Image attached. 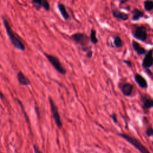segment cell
I'll return each mask as SVG.
<instances>
[{"mask_svg": "<svg viewBox=\"0 0 153 153\" xmlns=\"http://www.w3.org/2000/svg\"><path fill=\"white\" fill-rule=\"evenodd\" d=\"M3 22L4 25L7 32V33L12 43V44L16 48L25 51V45L20 39V38L14 32L8 20L5 17H3Z\"/></svg>", "mask_w": 153, "mask_h": 153, "instance_id": "cell-1", "label": "cell"}, {"mask_svg": "<svg viewBox=\"0 0 153 153\" xmlns=\"http://www.w3.org/2000/svg\"><path fill=\"white\" fill-rule=\"evenodd\" d=\"M119 136L132 145L141 153H150L149 150L136 138L126 133H118Z\"/></svg>", "mask_w": 153, "mask_h": 153, "instance_id": "cell-2", "label": "cell"}, {"mask_svg": "<svg viewBox=\"0 0 153 153\" xmlns=\"http://www.w3.org/2000/svg\"><path fill=\"white\" fill-rule=\"evenodd\" d=\"M44 55L45 56L48 60L50 62V63L51 64V65L59 73L62 75H65L66 74V70L62 66V65L60 63V61L56 56L48 54L47 53H44Z\"/></svg>", "mask_w": 153, "mask_h": 153, "instance_id": "cell-3", "label": "cell"}, {"mask_svg": "<svg viewBox=\"0 0 153 153\" xmlns=\"http://www.w3.org/2000/svg\"><path fill=\"white\" fill-rule=\"evenodd\" d=\"M71 38L74 42L80 45L82 47V49L88 47L90 38L85 33L82 32H76L73 33L71 36Z\"/></svg>", "mask_w": 153, "mask_h": 153, "instance_id": "cell-4", "label": "cell"}, {"mask_svg": "<svg viewBox=\"0 0 153 153\" xmlns=\"http://www.w3.org/2000/svg\"><path fill=\"white\" fill-rule=\"evenodd\" d=\"M48 100H49L50 105V108H51L52 115H53V119L55 121V123H56V126L59 128H61L62 127L63 124H62V120L60 118V114L58 111V108H57L56 103H54V100H53V99L51 97H48Z\"/></svg>", "mask_w": 153, "mask_h": 153, "instance_id": "cell-5", "label": "cell"}, {"mask_svg": "<svg viewBox=\"0 0 153 153\" xmlns=\"http://www.w3.org/2000/svg\"><path fill=\"white\" fill-rule=\"evenodd\" d=\"M132 35L136 39L142 42H145L148 38L147 29L144 25L137 26L133 31Z\"/></svg>", "mask_w": 153, "mask_h": 153, "instance_id": "cell-6", "label": "cell"}, {"mask_svg": "<svg viewBox=\"0 0 153 153\" xmlns=\"http://www.w3.org/2000/svg\"><path fill=\"white\" fill-rule=\"evenodd\" d=\"M153 66V49L148 50L143 59L142 66L145 69H148Z\"/></svg>", "mask_w": 153, "mask_h": 153, "instance_id": "cell-7", "label": "cell"}, {"mask_svg": "<svg viewBox=\"0 0 153 153\" xmlns=\"http://www.w3.org/2000/svg\"><path fill=\"white\" fill-rule=\"evenodd\" d=\"M140 101L142 107L144 111H148L149 109L153 108V99L147 95H141Z\"/></svg>", "mask_w": 153, "mask_h": 153, "instance_id": "cell-8", "label": "cell"}, {"mask_svg": "<svg viewBox=\"0 0 153 153\" xmlns=\"http://www.w3.org/2000/svg\"><path fill=\"white\" fill-rule=\"evenodd\" d=\"M112 15L114 17H115L117 19H120L121 20H123V21L127 20L129 18L128 14L123 12L117 8L112 9Z\"/></svg>", "mask_w": 153, "mask_h": 153, "instance_id": "cell-9", "label": "cell"}, {"mask_svg": "<svg viewBox=\"0 0 153 153\" xmlns=\"http://www.w3.org/2000/svg\"><path fill=\"white\" fill-rule=\"evenodd\" d=\"M134 78L137 85L142 88H148V82L146 79L140 74L138 73H135L134 75Z\"/></svg>", "mask_w": 153, "mask_h": 153, "instance_id": "cell-10", "label": "cell"}, {"mask_svg": "<svg viewBox=\"0 0 153 153\" xmlns=\"http://www.w3.org/2000/svg\"><path fill=\"white\" fill-rule=\"evenodd\" d=\"M120 89L125 96H130L132 93L133 85L129 82H125L120 86Z\"/></svg>", "mask_w": 153, "mask_h": 153, "instance_id": "cell-11", "label": "cell"}, {"mask_svg": "<svg viewBox=\"0 0 153 153\" xmlns=\"http://www.w3.org/2000/svg\"><path fill=\"white\" fill-rule=\"evenodd\" d=\"M32 2L38 8L43 7L47 11L50 10V5L48 1L47 0H33Z\"/></svg>", "mask_w": 153, "mask_h": 153, "instance_id": "cell-12", "label": "cell"}, {"mask_svg": "<svg viewBox=\"0 0 153 153\" xmlns=\"http://www.w3.org/2000/svg\"><path fill=\"white\" fill-rule=\"evenodd\" d=\"M131 45H132V47L133 48V50L136 51V53L139 55V56H141V55H143V54H145L147 52V51L143 47H142L139 43H138L137 41H134L133 40L132 41V43H131Z\"/></svg>", "mask_w": 153, "mask_h": 153, "instance_id": "cell-13", "label": "cell"}, {"mask_svg": "<svg viewBox=\"0 0 153 153\" xmlns=\"http://www.w3.org/2000/svg\"><path fill=\"white\" fill-rule=\"evenodd\" d=\"M17 78L19 81V83L22 85H29L30 82L29 80L25 76L22 72L19 71L17 74Z\"/></svg>", "mask_w": 153, "mask_h": 153, "instance_id": "cell-14", "label": "cell"}, {"mask_svg": "<svg viewBox=\"0 0 153 153\" xmlns=\"http://www.w3.org/2000/svg\"><path fill=\"white\" fill-rule=\"evenodd\" d=\"M131 20L137 21L144 16V13L138 8H134L131 11Z\"/></svg>", "mask_w": 153, "mask_h": 153, "instance_id": "cell-15", "label": "cell"}, {"mask_svg": "<svg viewBox=\"0 0 153 153\" xmlns=\"http://www.w3.org/2000/svg\"><path fill=\"white\" fill-rule=\"evenodd\" d=\"M57 8L62 15V16L63 17V19L66 20H68L69 19V15L66 9V7L65 5L62 3H58L57 4Z\"/></svg>", "mask_w": 153, "mask_h": 153, "instance_id": "cell-16", "label": "cell"}, {"mask_svg": "<svg viewBox=\"0 0 153 153\" xmlns=\"http://www.w3.org/2000/svg\"><path fill=\"white\" fill-rule=\"evenodd\" d=\"M114 44L117 48H121L123 46V41L119 35H115L114 37Z\"/></svg>", "mask_w": 153, "mask_h": 153, "instance_id": "cell-17", "label": "cell"}, {"mask_svg": "<svg viewBox=\"0 0 153 153\" xmlns=\"http://www.w3.org/2000/svg\"><path fill=\"white\" fill-rule=\"evenodd\" d=\"M90 41L94 44H96L98 42V39L96 37V31L94 29H91V31H90Z\"/></svg>", "mask_w": 153, "mask_h": 153, "instance_id": "cell-18", "label": "cell"}, {"mask_svg": "<svg viewBox=\"0 0 153 153\" xmlns=\"http://www.w3.org/2000/svg\"><path fill=\"white\" fill-rule=\"evenodd\" d=\"M144 8L146 11H150L153 10V1H145L143 3Z\"/></svg>", "mask_w": 153, "mask_h": 153, "instance_id": "cell-19", "label": "cell"}, {"mask_svg": "<svg viewBox=\"0 0 153 153\" xmlns=\"http://www.w3.org/2000/svg\"><path fill=\"white\" fill-rule=\"evenodd\" d=\"M145 133L147 135V136H148V137L153 136V128L151 126L148 127L146 129Z\"/></svg>", "mask_w": 153, "mask_h": 153, "instance_id": "cell-20", "label": "cell"}, {"mask_svg": "<svg viewBox=\"0 0 153 153\" xmlns=\"http://www.w3.org/2000/svg\"><path fill=\"white\" fill-rule=\"evenodd\" d=\"M111 117L112 120V121L114 123H117L118 122V120H117V115L115 114V113H113L111 115Z\"/></svg>", "mask_w": 153, "mask_h": 153, "instance_id": "cell-21", "label": "cell"}, {"mask_svg": "<svg viewBox=\"0 0 153 153\" xmlns=\"http://www.w3.org/2000/svg\"><path fill=\"white\" fill-rule=\"evenodd\" d=\"M33 151H34L35 153H42L37 145H33Z\"/></svg>", "mask_w": 153, "mask_h": 153, "instance_id": "cell-22", "label": "cell"}, {"mask_svg": "<svg viewBox=\"0 0 153 153\" xmlns=\"http://www.w3.org/2000/svg\"><path fill=\"white\" fill-rule=\"evenodd\" d=\"M85 53H86V56L88 58H89V59L91 58L92 56H93V51H92V50L91 49L88 50Z\"/></svg>", "mask_w": 153, "mask_h": 153, "instance_id": "cell-23", "label": "cell"}, {"mask_svg": "<svg viewBox=\"0 0 153 153\" xmlns=\"http://www.w3.org/2000/svg\"><path fill=\"white\" fill-rule=\"evenodd\" d=\"M123 62H124V63H126V64L128 67H130V68H131V62L130 61L124 60H123Z\"/></svg>", "mask_w": 153, "mask_h": 153, "instance_id": "cell-24", "label": "cell"}, {"mask_svg": "<svg viewBox=\"0 0 153 153\" xmlns=\"http://www.w3.org/2000/svg\"><path fill=\"white\" fill-rule=\"evenodd\" d=\"M4 97V95L1 93V92L0 91V98H1V99H3Z\"/></svg>", "mask_w": 153, "mask_h": 153, "instance_id": "cell-25", "label": "cell"}, {"mask_svg": "<svg viewBox=\"0 0 153 153\" xmlns=\"http://www.w3.org/2000/svg\"><path fill=\"white\" fill-rule=\"evenodd\" d=\"M0 153H2V152H0Z\"/></svg>", "mask_w": 153, "mask_h": 153, "instance_id": "cell-26", "label": "cell"}, {"mask_svg": "<svg viewBox=\"0 0 153 153\" xmlns=\"http://www.w3.org/2000/svg\"><path fill=\"white\" fill-rule=\"evenodd\" d=\"M152 144H153V142H152Z\"/></svg>", "mask_w": 153, "mask_h": 153, "instance_id": "cell-27", "label": "cell"}]
</instances>
